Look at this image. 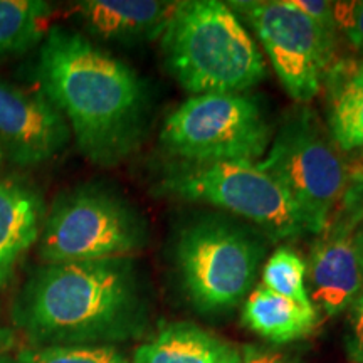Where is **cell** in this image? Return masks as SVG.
Masks as SVG:
<instances>
[{
  "instance_id": "obj_1",
  "label": "cell",
  "mask_w": 363,
  "mask_h": 363,
  "mask_svg": "<svg viewBox=\"0 0 363 363\" xmlns=\"http://www.w3.org/2000/svg\"><path fill=\"white\" fill-rule=\"evenodd\" d=\"M38 81L91 163L115 167L140 147L148 121L147 86L86 35L51 27L40 45Z\"/></svg>"
},
{
  "instance_id": "obj_2",
  "label": "cell",
  "mask_w": 363,
  "mask_h": 363,
  "mask_svg": "<svg viewBox=\"0 0 363 363\" xmlns=\"http://www.w3.org/2000/svg\"><path fill=\"white\" fill-rule=\"evenodd\" d=\"M12 318L34 347L108 345L142 333L147 303L131 257L61 262L34 271Z\"/></svg>"
},
{
  "instance_id": "obj_3",
  "label": "cell",
  "mask_w": 363,
  "mask_h": 363,
  "mask_svg": "<svg viewBox=\"0 0 363 363\" xmlns=\"http://www.w3.org/2000/svg\"><path fill=\"white\" fill-rule=\"evenodd\" d=\"M167 69L194 96L246 93L266 76V61L229 4L179 2L162 34Z\"/></svg>"
},
{
  "instance_id": "obj_4",
  "label": "cell",
  "mask_w": 363,
  "mask_h": 363,
  "mask_svg": "<svg viewBox=\"0 0 363 363\" xmlns=\"http://www.w3.org/2000/svg\"><path fill=\"white\" fill-rule=\"evenodd\" d=\"M264 256L254 230L219 216L185 224L174 244L182 288L202 313L233 310L246 296Z\"/></svg>"
},
{
  "instance_id": "obj_5",
  "label": "cell",
  "mask_w": 363,
  "mask_h": 363,
  "mask_svg": "<svg viewBox=\"0 0 363 363\" xmlns=\"http://www.w3.org/2000/svg\"><path fill=\"white\" fill-rule=\"evenodd\" d=\"M145 242L147 224L126 199L83 185L59 195L45 212L38 256L44 264L130 257Z\"/></svg>"
},
{
  "instance_id": "obj_6",
  "label": "cell",
  "mask_w": 363,
  "mask_h": 363,
  "mask_svg": "<svg viewBox=\"0 0 363 363\" xmlns=\"http://www.w3.org/2000/svg\"><path fill=\"white\" fill-rule=\"evenodd\" d=\"M158 189L179 201L224 208L252 222L272 240L308 233L306 222L289 195L257 163L179 162L165 172Z\"/></svg>"
},
{
  "instance_id": "obj_7",
  "label": "cell",
  "mask_w": 363,
  "mask_h": 363,
  "mask_svg": "<svg viewBox=\"0 0 363 363\" xmlns=\"http://www.w3.org/2000/svg\"><path fill=\"white\" fill-rule=\"evenodd\" d=\"M257 167L269 174L301 212L308 233L321 234L353 172L310 110L286 118Z\"/></svg>"
},
{
  "instance_id": "obj_8",
  "label": "cell",
  "mask_w": 363,
  "mask_h": 363,
  "mask_svg": "<svg viewBox=\"0 0 363 363\" xmlns=\"http://www.w3.org/2000/svg\"><path fill=\"white\" fill-rule=\"evenodd\" d=\"M269 142L264 111L246 93L189 98L167 118L160 131L162 147L184 163H257Z\"/></svg>"
},
{
  "instance_id": "obj_9",
  "label": "cell",
  "mask_w": 363,
  "mask_h": 363,
  "mask_svg": "<svg viewBox=\"0 0 363 363\" xmlns=\"http://www.w3.org/2000/svg\"><path fill=\"white\" fill-rule=\"evenodd\" d=\"M229 7L252 27L289 96L299 103L315 98L335 65L337 33L318 26L289 0L229 2Z\"/></svg>"
},
{
  "instance_id": "obj_10",
  "label": "cell",
  "mask_w": 363,
  "mask_h": 363,
  "mask_svg": "<svg viewBox=\"0 0 363 363\" xmlns=\"http://www.w3.org/2000/svg\"><path fill=\"white\" fill-rule=\"evenodd\" d=\"M71 128L65 115L40 89H24L0 79V148L19 167L52 160L65 150Z\"/></svg>"
},
{
  "instance_id": "obj_11",
  "label": "cell",
  "mask_w": 363,
  "mask_h": 363,
  "mask_svg": "<svg viewBox=\"0 0 363 363\" xmlns=\"http://www.w3.org/2000/svg\"><path fill=\"white\" fill-rule=\"evenodd\" d=\"M310 301L328 316L347 310L363 291V272L358 259L352 225L333 214L313 244L306 264Z\"/></svg>"
},
{
  "instance_id": "obj_12",
  "label": "cell",
  "mask_w": 363,
  "mask_h": 363,
  "mask_svg": "<svg viewBox=\"0 0 363 363\" xmlns=\"http://www.w3.org/2000/svg\"><path fill=\"white\" fill-rule=\"evenodd\" d=\"M44 219L38 187L19 177L0 179V289L11 284L26 254L38 244Z\"/></svg>"
},
{
  "instance_id": "obj_13",
  "label": "cell",
  "mask_w": 363,
  "mask_h": 363,
  "mask_svg": "<svg viewBox=\"0 0 363 363\" xmlns=\"http://www.w3.org/2000/svg\"><path fill=\"white\" fill-rule=\"evenodd\" d=\"M177 7L162 0H84L74 11L94 38L133 44L162 38Z\"/></svg>"
},
{
  "instance_id": "obj_14",
  "label": "cell",
  "mask_w": 363,
  "mask_h": 363,
  "mask_svg": "<svg viewBox=\"0 0 363 363\" xmlns=\"http://www.w3.org/2000/svg\"><path fill=\"white\" fill-rule=\"evenodd\" d=\"M131 363H242L239 348L192 323H172L140 345Z\"/></svg>"
},
{
  "instance_id": "obj_15",
  "label": "cell",
  "mask_w": 363,
  "mask_h": 363,
  "mask_svg": "<svg viewBox=\"0 0 363 363\" xmlns=\"http://www.w3.org/2000/svg\"><path fill=\"white\" fill-rule=\"evenodd\" d=\"M242 321L267 342L289 343L306 338L318 326V310L311 301H296L259 288L246 299Z\"/></svg>"
},
{
  "instance_id": "obj_16",
  "label": "cell",
  "mask_w": 363,
  "mask_h": 363,
  "mask_svg": "<svg viewBox=\"0 0 363 363\" xmlns=\"http://www.w3.org/2000/svg\"><path fill=\"white\" fill-rule=\"evenodd\" d=\"M330 136L340 150L363 148V61H335L326 72Z\"/></svg>"
},
{
  "instance_id": "obj_17",
  "label": "cell",
  "mask_w": 363,
  "mask_h": 363,
  "mask_svg": "<svg viewBox=\"0 0 363 363\" xmlns=\"http://www.w3.org/2000/svg\"><path fill=\"white\" fill-rule=\"evenodd\" d=\"M52 6L40 0H0V56L24 52L49 33Z\"/></svg>"
},
{
  "instance_id": "obj_18",
  "label": "cell",
  "mask_w": 363,
  "mask_h": 363,
  "mask_svg": "<svg viewBox=\"0 0 363 363\" xmlns=\"http://www.w3.org/2000/svg\"><path fill=\"white\" fill-rule=\"evenodd\" d=\"M0 363H130L111 345L24 347L0 355Z\"/></svg>"
},
{
  "instance_id": "obj_19",
  "label": "cell",
  "mask_w": 363,
  "mask_h": 363,
  "mask_svg": "<svg viewBox=\"0 0 363 363\" xmlns=\"http://www.w3.org/2000/svg\"><path fill=\"white\" fill-rule=\"evenodd\" d=\"M262 288L296 301H310L305 259L291 247H279L262 269Z\"/></svg>"
},
{
  "instance_id": "obj_20",
  "label": "cell",
  "mask_w": 363,
  "mask_h": 363,
  "mask_svg": "<svg viewBox=\"0 0 363 363\" xmlns=\"http://www.w3.org/2000/svg\"><path fill=\"white\" fill-rule=\"evenodd\" d=\"M333 17L338 33H343L352 48L363 52V0L333 2Z\"/></svg>"
},
{
  "instance_id": "obj_21",
  "label": "cell",
  "mask_w": 363,
  "mask_h": 363,
  "mask_svg": "<svg viewBox=\"0 0 363 363\" xmlns=\"http://www.w3.org/2000/svg\"><path fill=\"white\" fill-rule=\"evenodd\" d=\"M335 214L348 224H363V172H353Z\"/></svg>"
},
{
  "instance_id": "obj_22",
  "label": "cell",
  "mask_w": 363,
  "mask_h": 363,
  "mask_svg": "<svg viewBox=\"0 0 363 363\" xmlns=\"http://www.w3.org/2000/svg\"><path fill=\"white\" fill-rule=\"evenodd\" d=\"M347 353L353 363H363V291L348 306Z\"/></svg>"
},
{
  "instance_id": "obj_23",
  "label": "cell",
  "mask_w": 363,
  "mask_h": 363,
  "mask_svg": "<svg viewBox=\"0 0 363 363\" xmlns=\"http://www.w3.org/2000/svg\"><path fill=\"white\" fill-rule=\"evenodd\" d=\"M289 2L298 11L310 17L311 21H315L318 26L330 30V33L338 34L333 17V2H325V0H289Z\"/></svg>"
},
{
  "instance_id": "obj_24",
  "label": "cell",
  "mask_w": 363,
  "mask_h": 363,
  "mask_svg": "<svg viewBox=\"0 0 363 363\" xmlns=\"http://www.w3.org/2000/svg\"><path fill=\"white\" fill-rule=\"evenodd\" d=\"M242 363H291L283 353L262 350L256 347H246L242 353Z\"/></svg>"
},
{
  "instance_id": "obj_25",
  "label": "cell",
  "mask_w": 363,
  "mask_h": 363,
  "mask_svg": "<svg viewBox=\"0 0 363 363\" xmlns=\"http://www.w3.org/2000/svg\"><path fill=\"white\" fill-rule=\"evenodd\" d=\"M13 347H16V335L4 325H0V355L12 352Z\"/></svg>"
},
{
  "instance_id": "obj_26",
  "label": "cell",
  "mask_w": 363,
  "mask_h": 363,
  "mask_svg": "<svg viewBox=\"0 0 363 363\" xmlns=\"http://www.w3.org/2000/svg\"><path fill=\"white\" fill-rule=\"evenodd\" d=\"M352 225V238L355 242L358 259H360L362 272H363V224H350Z\"/></svg>"
},
{
  "instance_id": "obj_27",
  "label": "cell",
  "mask_w": 363,
  "mask_h": 363,
  "mask_svg": "<svg viewBox=\"0 0 363 363\" xmlns=\"http://www.w3.org/2000/svg\"><path fill=\"white\" fill-rule=\"evenodd\" d=\"M4 158H6V157H4V152H2V148H0V167H2V162H4Z\"/></svg>"
},
{
  "instance_id": "obj_28",
  "label": "cell",
  "mask_w": 363,
  "mask_h": 363,
  "mask_svg": "<svg viewBox=\"0 0 363 363\" xmlns=\"http://www.w3.org/2000/svg\"><path fill=\"white\" fill-rule=\"evenodd\" d=\"M362 157H363V148H362Z\"/></svg>"
}]
</instances>
